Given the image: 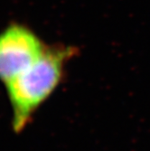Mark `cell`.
Segmentation results:
<instances>
[{"instance_id": "1", "label": "cell", "mask_w": 150, "mask_h": 151, "mask_svg": "<svg viewBox=\"0 0 150 151\" xmlns=\"http://www.w3.org/2000/svg\"><path fill=\"white\" fill-rule=\"evenodd\" d=\"M71 51L46 47L32 65L5 84L12 111V129L20 133L29 124L38 108L56 88Z\"/></svg>"}, {"instance_id": "2", "label": "cell", "mask_w": 150, "mask_h": 151, "mask_svg": "<svg viewBox=\"0 0 150 151\" xmlns=\"http://www.w3.org/2000/svg\"><path fill=\"white\" fill-rule=\"evenodd\" d=\"M46 47L24 25L11 24L0 33V81L3 84L32 65Z\"/></svg>"}]
</instances>
